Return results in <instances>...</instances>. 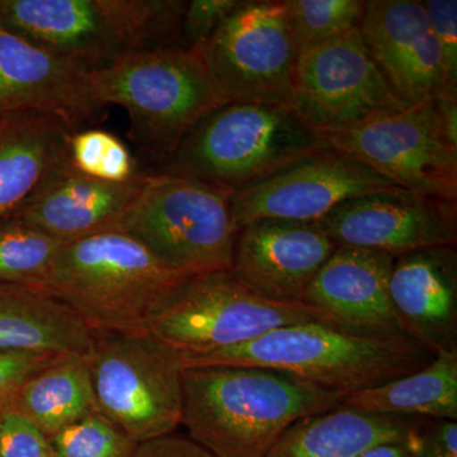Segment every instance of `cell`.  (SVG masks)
Wrapping results in <instances>:
<instances>
[{
	"label": "cell",
	"mask_w": 457,
	"mask_h": 457,
	"mask_svg": "<svg viewBox=\"0 0 457 457\" xmlns=\"http://www.w3.org/2000/svg\"><path fill=\"white\" fill-rule=\"evenodd\" d=\"M342 398L278 370L188 368L180 425L215 457H266L296 420L338 407Z\"/></svg>",
	"instance_id": "6da1fadb"
},
{
	"label": "cell",
	"mask_w": 457,
	"mask_h": 457,
	"mask_svg": "<svg viewBox=\"0 0 457 457\" xmlns=\"http://www.w3.org/2000/svg\"><path fill=\"white\" fill-rule=\"evenodd\" d=\"M433 359L411 339L357 335L323 321L276 328L253 341L225 350L179 354L183 369L245 366L278 370L343 398L420 371Z\"/></svg>",
	"instance_id": "7a4b0ae2"
},
{
	"label": "cell",
	"mask_w": 457,
	"mask_h": 457,
	"mask_svg": "<svg viewBox=\"0 0 457 457\" xmlns=\"http://www.w3.org/2000/svg\"><path fill=\"white\" fill-rule=\"evenodd\" d=\"M191 278L129 234L104 230L65 243L44 290L96 333H146L158 309Z\"/></svg>",
	"instance_id": "3957f363"
},
{
	"label": "cell",
	"mask_w": 457,
	"mask_h": 457,
	"mask_svg": "<svg viewBox=\"0 0 457 457\" xmlns=\"http://www.w3.org/2000/svg\"><path fill=\"white\" fill-rule=\"evenodd\" d=\"M182 0H0V25L97 71L139 51L179 46Z\"/></svg>",
	"instance_id": "277c9868"
},
{
	"label": "cell",
	"mask_w": 457,
	"mask_h": 457,
	"mask_svg": "<svg viewBox=\"0 0 457 457\" xmlns=\"http://www.w3.org/2000/svg\"><path fill=\"white\" fill-rule=\"evenodd\" d=\"M92 98L116 104L130 119V139L140 152L167 163L204 116L228 104L198 50L180 46L129 54L89 71Z\"/></svg>",
	"instance_id": "5b68a950"
},
{
	"label": "cell",
	"mask_w": 457,
	"mask_h": 457,
	"mask_svg": "<svg viewBox=\"0 0 457 457\" xmlns=\"http://www.w3.org/2000/svg\"><path fill=\"white\" fill-rule=\"evenodd\" d=\"M329 149L291 108L228 104L204 116L162 168L236 194Z\"/></svg>",
	"instance_id": "8992f818"
},
{
	"label": "cell",
	"mask_w": 457,
	"mask_h": 457,
	"mask_svg": "<svg viewBox=\"0 0 457 457\" xmlns=\"http://www.w3.org/2000/svg\"><path fill=\"white\" fill-rule=\"evenodd\" d=\"M110 230L129 234L186 278L231 270L237 230L228 195L187 177L147 174Z\"/></svg>",
	"instance_id": "52a82bcc"
},
{
	"label": "cell",
	"mask_w": 457,
	"mask_h": 457,
	"mask_svg": "<svg viewBox=\"0 0 457 457\" xmlns=\"http://www.w3.org/2000/svg\"><path fill=\"white\" fill-rule=\"evenodd\" d=\"M96 407L129 437H163L182 422L179 354L146 333H96L84 354Z\"/></svg>",
	"instance_id": "ba28073f"
},
{
	"label": "cell",
	"mask_w": 457,
	"mask_h": 457,
	"mask_svg": "<svg viewBox=\"0 0 457 457\" xmlns=\"http://www.w3.org/2000/svg\"><path fill=\"white\" fill-rule=\"evenodd\" d=\"M306 321L336 326L305 303L266 299L224 270L186 279L155 312L149 333L179 354H198L245 345L276 328Z\"/></svg>",
	"instance_id": "9c48e42d"
},
{
	"label": "cell",
	"mask_w": 457,
	"mask_h": 457,
	"mask_svg": "<svg viewBox=\"0 0 457 457\" xmlns=\"http://www.w3.org/2000/svg\"><path fill=\"white\" fill-rule=\"evenodd\" d=\"M197 50L228 102L293 106L300 49L282 2L245 0Z\"/></svg>",
	"instance_id": "30bf717a"
},
{
	"label": "cell",
	"mask_w": 457,
	"mask_h": 457,
	"mask_svg": "<svg viewBox=\"0 0 457 457\" xmlns=\"http://www.w3.org/2000/svg\"><path fill=\"white\" fill-rule=\"evenodd\" d=\"M320 134L329 149L368 165L405 191L457 204V146L447 139L435 97L351 130Z\"/></svg>",
	"instance_id": "8fae6325"
},
{
	"label": "cell",
	"mask_w": 457,
	"mask_h": 457,
	"mask_svg": "<svg viewBox=\"0 0 457 457\" xmlns=\"http://www.w3.org/2000/svg\"><path fill=\"white\" fill-rule=\"evenodd\" d=\"M405 108L370 55L359 27L300 53L291 110L314 130H351Z\"/></svg>",
	"instance_id": "7c38bea8"
},
{
	"label": "cell",
	"mask_w": 457,
	"mask_h": 457,
	"mask_svg": "<svg viewBox=\"0 0 457 457\" xmlns=\"http://www.w3.org/2000/svg\"><path fill=\"white\" fill-rule=\"evenodd\" d=\"M403 189L351 156L324 149L228 195L237 230L260 219L317 222L339 204Z\"/></svg>",
	"instance_id": "4fadbf2b"
},
{
	"label": "cell",
	"mask_w": 457,
	"mask_h": 457,
	"mask_svg": "<svg viewBox=\"0 0 457 457\" xmlns=\"http://www.w3.org/2000/svg\"><path fill=\"white\" fill-rule=\"evenodd\" d=\"M456 207L399 189L352 198L315 224L337 246L399 257L432 246H456Z\"/></svg>",
	"instance_id": "5bb4252c"
},
{
	"label": "cell",
	"mask_w": 457,
	"mask_h": 457,
	"mask_svg": "<svg viewBox=\"0 0 457 457\" xmlns=\"http://www.w3.org/2000/svg\"><path fill=\"white\" fill-rule=\"evenodd\" d=\"M337 248L315 222L260 219L239 228L231 273L266 299L303 303Z\"/></svg>",
	"instance_id": "9a60e30c"
},
{
	"label": "cell",
	"mask_w": 457,
	"mask_h": 457,
	"mask_svg": "<svg viewBox=\"0 0 457 457\" xmlns=\"http://www.w3.org/2000/svg\"><path fill=\"white\" fill-rule=\"evenodd\" d=\"M359 31L370 55L405 107L444 89L437 42L423 2L366 0Z\"/></svg>",
	"instance_id": "2e32d148"
},
{
	"label": "cell",
	"mask_w": 457,
	"mask_h": 457,
	"mask_svg": "<svg viewBox=\"0 0 457 457\" xmlns=\"http://www.w3.org/2000/svg\"><path fill=\"white\" fill-rule=\"evenodd\" d=\"M394 260L383 252L338 246L319 270L303 303L352 333L411 339L390 297Z\"/></svg>",
	"instance_id": "e0dca14e"
},
{
	"label": "cell",
	"mask_w": 457,
	"mask_h": 457,
	"mask_svg": "<svg viewBox=\"0 0 457 457\" xmlns=\"http://www.w3.org/2000/svg\"><path fill=\"white\" fill-rule=\"evenodd\" d=\"M102 108L92 98L89 71L0 25V114L49 113L78 131Z\"/></svg>",
	"instance_id": "ac0fdd59"
},
{
	"label": "cell",
	"mask_w": 457,
	"mask_h": 457,
	"mask_svg": "<svg viewBox=\"0 0 457 457\" xmlns=\"http://www.w3.org/2000/svg\"><path fill=\"white\" fill-rule=\"evenodd\" d=\"M390 297L411 341L432 356L457 352L456 246H432L395 257Z\"/></svg>",
	"instance_id": "d6986e66"
},
{
	"label": "cell",
	"mask_w": 457,
	"mask_h": 457,
	"mask_svg": "<svg viewBox=\"0 0 457 457\" xmlns=\"http://www.w3.org/2000/svg\"><path fill=\"white\" fill-rule=\"evenodd\" d=\"M147 174L110 183L80 173L69 158L51 171L26 203L9 216L68 243L110 230L139 194Z\"/></svg>",
	"instance_id": "ffe728a7"
},
{
	"label": "cell",
	"mask_w": 457,
	"mask_h": 457,
	"mask_svg": "<svg viewBox=\"0 0 457 457\" xmlns=\"http://www.w3.org/2000/svg\"><path fill=\"white\" fill-rule=\"evenodd\" d=\"M75 130L59 117L25 111L0 114V219L16 212L69 158Z\"/></svg>",
	"instance_id": "44dd1931"
},
{
	"label": "cell",
	"mask_w": 457,
	"mask_h": 457,
	"mask_svg": "<svg viewBox=\"0 0 457 457\" xmlns=\"http://www.w3.org/2000/svg\"><path fill=\"white\" fill-rule=\"evenodd\" d=\"M93 332L42 288L0 282V354H86Z\"/></svg>",
	"instance_id": "7402d4cb"
},
{
	"label": "cell",
	"mask_w": 457,
	"mask_h": 457,
	"mask_svg": "<svg viewBox=\"0 0 457 457\" xmlns=\"http://www.w3.org/2000/svg\"><path fill=\"white\" fill-rule=\"evenodd\" d=\"M418 418L366 413L338 405L296 420L266 457H360L380 445L407 440Z\"/></svg>",
	"instance_id": "603a6c76"
},
{
	"label": "cell",
	"mask_w": 457,
	"mask_h": 457,
	"mask_svg": "<svg viewBox=\"0 0 457 457\" xmlns=\"http://www.w3.org/2000/svg\"><path fill=\"white\" fill-rule=\"evenodd\" d=\"M12 408L29 418L47 438L98 413L84 354H57L27 378Z\"/></svg>",
	"instance_id": "cb8c5ba5"
},
{
	"label": "cell",
	"mask_w": 457,
	"mask_h": 457,
	"mask_svg": "<svg viewBox=\"0 0 457 457\" xmlns=\"http://www.w3.org/2000/svg\"><path fill=\"white\" fill-rule=\"evenodd\" d=\"M339 405L384 416L457 420V352H441L420 371L351 394Z\"/></svg>",
	"instance_id": "d4e9b609"
},
{
	"label": "cell",
	"mask_w": 457,
	"mask_h": 457,
	"mask_svg": "<svg viewBox=\"0 0 457 457\" xmlns=\"http://www.w3.org/2000/svg\"><path fill=\"white\" fill-rule=\"evenodd\" d=\"M64 245L14 216L0 219V282L44 287Z\"/></svg>",
	"instance_id": "484cf974"
},
{
	"label": "cell",
	"mask_w": 457,
	"mask_h": 457,
	"mask_svg": "<svg viewBox=\"0 0 457 457\" xmlns=\"http://www.w3.org/2000/svg\"><path fill=\"white\" fill-rule=\"evenodd\" d=\"M295 40L303 50L359 27L365 0H281Z\"/></svg>",
	"instance_id": "4316f807"
},
{
	"label": "cell",
	"mask_w": 457,
	"mask_h": 457,
	"mask_svg": "<svg viewBox=\"0 0 457 457\" xmlns=\"http://www.w3.org/2000/svg\"><path fill=\"white\" fill-rule=\"evenodd\" d=\"M69 161L92 179L125 183L137 177V163L119 137L99 129L75 131L69 144Z\"/></svg>",
	"instance_id": "83f0119b"
},
{
	"label": "cell",
	"mask_w": 457,
	"mask_h": 457,
	"mask_svg": "<svg viewBox=\"0 0 457 457\" xmlns=\"http://www.w3.org/2000/svg\"><path fill=\"white\" fill-rule=\"evenodd\" d=\"M54 457H134L137 442L99 413L49 437Z\"/></svg>",
	"instance_id": "f1b7e54d"
},
{
	"label": "cell",
	"mask_w": 457,
	"mask_h": 457,
	"mask_svg": "<svg viewBox=\"0 0 457 457\" xmlns=\"http://www.w3.org/2000/svg\"><path fill=\"white\" fill-rule=\"evenodd\" d=\"M427 18L444 69V89L457 95V2L456 0H427L423 2Z\"/></svg>",
	"instance_id": "f546056e"
},
{
	"label": "cell",
	"mask_w": 457,
	"mask_h": 457,
	"mask_svg": "<svg viewBox=\"0 0 457 457\" xmlns=\"http://www.w3.org/2000/svg\"><path fill=\"white\" fill-rule=\"evenodd\" d=\"M245 0H191L186 5L179 46L197 50Z\"/></svg>",
	"instance_id": "4dcf8cb0"
},
{
	"label": "cell",
	"mask_w": 457,
	"mask_h": 457,
	"mask_svg": "<svg viewBox=\"0 0 457 457\" xmlns=\"http://www.w3.org/2000/svg\"><path fill=\"white\" fill-rule=\"evenodd\" d=\"M0 456L54 457L49 438L16 409L0 411Z\"/></svg>",
	"instance_id": "1f68e13d"
},
{
	"label": "cell",
	"mask_w": 457,
	"mask_h": 457,
	"mask_svg": "<svg viewBox=\"0 0 457 457\" xmlns=\"http://www.w3.org/2000/svg\"><path fill=\"white\" fill-rule=\"evenodd\" d=\"M407 445L409 457H457V422L420 417Z\"/></svg>",
	"instance_id": "d6a6232c"
},
{
	"label": "cell",
	"mask_w": 457,
	"mask_h": 457,
	"mask_svg": "<svg viewBox=\"0 0 457 457\" xmlns=\"http://www.w3.org/2000/svg\"><path fill=\"white\" fill-rule=\"evenodd\" d=\"M57 354H0V411L12 407L14 396L27 378Z\"/></svg>",
	"instance_id": "836d02e7"
},
{
	"label": "cell",
	"mask_w": 457,
	"mask_h": 457,
	"mask_svg": "<svg viewBox=\"0 0 457 457\" xmlns=\"http://www.w3.org/2000/svg\"><path fill=\"white\" fill-rule=\"evenodd\" d=\"M134 457H215L210 451L189 437L173 433L141 442L137 445Z\"/></svg>",
	"instance_id": "e575fe53"
},
{
	"label": "cell",
	"mask_w": 457,
	"mask_h": 457,
	"mask_svg": "<svg viewBox=\"0 0 457 457\" xmlns=\"http://www.w3.org/2000/svg\"><path fill=\"white\" fill-rule=\"evenodd\" d=\"M435 104L447 139L457 146V95L440 92L435 96Z\"/></svg>",
	"instance_id": "d590c367"
},
{
	"label": "cell",
	"mask_w": 457,
	"mask_h": 457,
	"mask_svg": "<svg viewBox=\"0 0 457 457\" xmlns=\"http://www.w3.org/2000/svg\"><path fill=\"white\" fill-rule=\"evenodd\" d=\"M360 457H409L407 440L395 442V444H385L366 451Z\"/></svg>",
	"instance_id": "8d00e7d4"
},
{
	"label": "cell",
	"mask_w": 457,
	"mask_h": 457,
	"mask_svg": "<svg viewBox=\"0 0 457 457\" xmlns=\"http://www.w3.org/2000/svg\"><path fill=\"white\" fill-rule=\"evenodd\" d=\"M0 457H2V456H0Z\"/></svg>",
	"instance_id": "74e56055"
}]
</instances>
